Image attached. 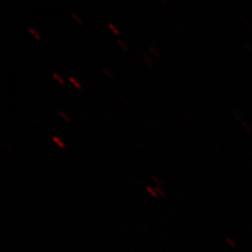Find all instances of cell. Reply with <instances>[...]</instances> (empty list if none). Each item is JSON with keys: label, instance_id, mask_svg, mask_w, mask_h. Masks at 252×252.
I'll return each instance as SVG.
<instances>
[{"label": "cell", "instance_id": "cell-7", "mask_svg": "<svg viewBox=\"0 0 252 252\" xmlns=\"http://www.w3.org/2000/svg\"><path fill=\"white\" fill-rule=\"evenodd\" d=\"M108 27H110V28L113 30V32H114L116 35H119V34H120V32L118 31L117 27H115L113 24L108 23Z\"/></svg>", "mask_w": 252, "mask_h": 252}, {"label": "cell", "instance_id": "cell-17", "mask_svg": "<svg viewBox=\"0 0 252 252\" xmlns=\"http://www.w3.org/2000/svg\"><path fill=\"white\" fill-rule=\"evenodd\" d=\"M5 146H6V147H7V148H9V151H11V152H13V150H12V149H11V148H10V147H9V145L7 144V143H5Z\"/></svg>", "mask_w": 252, "mask_h": 252}, {"label": "cell", "instance_id": "cell-9", "mask_svg": "<svg viewBox=\"0 0 252 252\" xmlns=\"http://www.w3.org/2000/svg\"><path fill=\"white\" fill-rule=\"evenodd\" d=\"M147 190L153 195V197H157V193H156V191L154 189L150 188V187H147Z\"/></svg>", "mask_w": 252, "mask_h": 252}, {"label": "cell", "instance_id": "cell-1", "mask_svg": "<svg viewBox=\"0 0 252 252\" xmlns=\"http://www.w3.org/2000/svg\"><path fill=\"white\" fill-rule=\"evenodd\" d=\"M53 140H54V142L56 143V144L58 145L59 147H61L62 149L64 148V145H63V142H62V140L59 138V137H57V136H55V135H53Z\"/></svg>", "mask_w": 252, "mask_h": 252}, {"label": "cell", "instance_id": "cell-13", "mask_svg": "<svg viewBox=\"0 0 252 252\" xmlns=\"http://www.w3.org/2000/svg\"><path fill=\"white\" fill-rule=\"evenodd\" d=\"M71 15H72L73 18L75 19V20H76V21H77V22H78V23H79L80 25H81V24H82V23H81V20L79 19V17H78V16H77V15H76L75 13H73V12H71Z\"/></svg>", "mask_w": 252, "mask_h": 252}, {"label": "cell", "instance_id": "cell-14", "mask_svg": "<svg viewBox=\"0 0 252 252\" xmlns=\"http://www.w3.org/2000/svg\"><path fill=\"white\" fill-rule=\"evenodd\" d=\"M242 126L248 130V131H251V126L249 124H247V123H245V122H242Z\"/></svg>", "mask_w": 252, "mask_h": 252}, {"label": "cell", "instance_id": "cell-4", "mask_svg": "<svg viewBox=\"0 0 252 252\" xmlns=\"http://www.w3.org/2000/svg\"><path fill=\"white\" fill-rule=\"evenodd\" d=\"M28 30H29V32H30V33H32V34L35 36V37H36V39L40 40V36H39V35H38V33H37L36 31H35L33 28H30V27H28Z\"/></svg>", "mask_w": 252, "mask_h": 252}, {"label": "cell", "instance_id": "cell-16", "mask_svg": "<svg viewBox=\"0 0 252 252\" xmlns=\"http://www.w3.org/2000/svg\"><path fill=\"white\" fill-rule=\"evenodd\" d=\"M103 71H104V72L106 73V74H107V75H108V77H111V74H110V72H109V71H108V69H107V68H103Z\"/></svg>", "mask_w": 252, "mask_h": 252}, {"label": "cell", "instance_id": "cell-12", "mask_svg": "<svg viewBox=\"0 0 252 252\" xmlns=\"http://www.w3.org/2000/svg\"><path fill=\"white\" fill-rule=\"evenodd\" d=\"M59 114H60V115H61V116H62L65 121H67V122H69V121H70V120H69V118L67 117V116L63 113V111H59Z\"/></svg>", "mask_w": 252, "mask_h": 252}, {"label": "cell", "instance_id": "cell-8", "mask_svg": "<svg viewBox=\"0 0 252 252\" xmlns=\"http://www.w3.org/2000/svg\"><path fill=\"white\" fill-rule=\"evenodd\" d=\"M53 76H54V78H56V79H57V80L59 81V82H60V83H62V84H63V83H64V82H63V79H62V78H61V77H60V76H59V75H58L57 73L53 72Z\"/></svg>", "mask_w": 252, "mask_h": 252}, {"label": "cell", "instance_id": "cell-2", "mask_svg": "<svg viewBox=\"0 0 252 252\" xmlns=\"http://www.w3.org/2000/svg\"><path fill=\"white\" fill-rule=\"evenodd\" d=\"M143 55H144L145 57V60H146V62H147V63L151 66V67H153V61H152V59H151V57L148 55V54L147 53H143Z\"/></svg>", "mask_w": 252, "mask_h": 252}, {"label": "cell", "instance_id": "cell-10", "mask_svg": "<svg viewBox=\"0 0 252 252\" xmlns=\"http://www.w3.org/2000/svg\"><path fill=\"white\" fill-rule=\"evenodd\" d=\"M117 42L118 43H119V44H120V45L123 47V49H124V50H126V51H127V47H126V44H125V42H124V41H123L122 39L118 38Z\"/></svg>", "mask_w": 252, "mask_h": 252}, {"label": "cell", "instance_id": "cell-15", "mask_svg": "<svg viewBox=\"0 0 252 252\" xmlns=\"http://www.w3.org/2000/svg\"><path fill=\"white\" fill-rule=\"evenodd\" d=\"M152 178H153V180H155V181H156V182H157V183H158V184H159V185H161V181H160V180H158V179H157V178H156V177H154V176H152Z\"/></svg>", "mask_w": 252, "mask_h": 252}, {"label": "cell", "instance_id": "cell-5", "mask_svg": "<svg viewBox=\"0 0 252 252\" xmlns=\"http://www.w3.org/2000/svg\"><path fill=\"white\" fill-rule=\"evenodd\" d=\"M68 79H69V81H71L73 84H74V85H75L77 88H79V89L81 88V85H80V83L78 82V81H77L75 78H73V77H69Z\"/></svg>", "mask_w": 252, "mask_h": 252}, {"label": "cell", "instance_id": "cell-3", "mask_svg": "<svg viewBox=\"0 0 252 252\" xmlns=\"http://www.w3.org/2000/svg\"><path fill=\"white\" fill-rule=\"evenodd\" d=\"M226 243L228 244L229 246H231L232 248H236V243L234 242V240L232 239V238H230V237H226L225 238Z\"/></svg>", "mask_w": 252, "mask_h": 252}, {"label": "cell", "instance_id": "cell-6", "mask_svg": "<svg viewBox=\"0 0 252 252\" xmlns=\"http://www.w3.org/2000/svg\"><path fill=\"white\" fill-rule=\"evenodd\" d=\"M150 50L153 52V54H155L157 57H160V54H159V52H158V50L154 47L153 45H150Z\"/></svg>", "mask_w": 252, "mask_h": 252}, {"label": "cell", "instance_id": "cell-11", "mask_svg": "<svg viewBox=\"0 0 252 252\" xmlns=\"http://www.w3.org/2000/svg\"><path fill=\"white\" fill-rule=\"evenodd\" d=\"M154 190L156 191V192H158L161 196H162V197H164L165 196V194H164V192L162 191V190H161V189H159V187H155L154 188Z\"/></svg>", "mask_w": 252, "mask_h": 252}]
</instances>
